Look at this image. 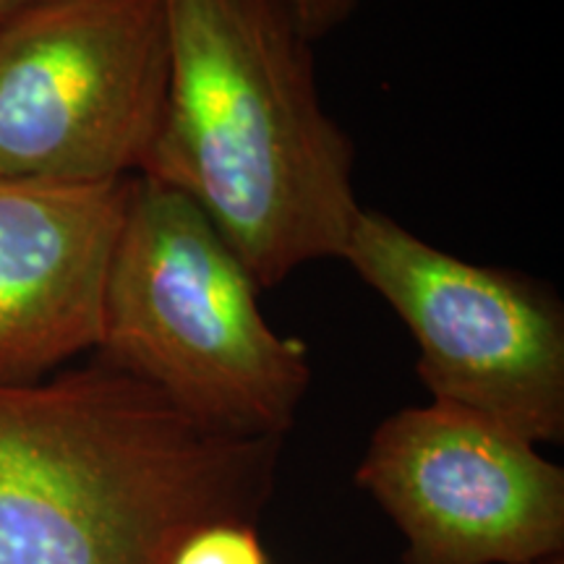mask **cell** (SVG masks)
Returning <instances> with one entry per match:
<instances>
[{
  "instance_id": "ba28073f",
  "label": "cell",
  "mask_w": 564,
  "mask_h": 564,
  "mask_svg": "<svg viewBox=\"0 0 564 564\" xmlns=\"http://www.w3.org/2000/svg\"><path fill=\"white\" fill-rule=\"evenodd\" d=\"M173 564H270L257 525L217 523L196 531Z\"/></svg>"
},
{
  "instance_id": "3957f363",
  "label": "cell",
  "mask_w": 564,
  "mask_h": 564,
  "mask_svg": "<svg viewBox=\"0 0 564 564\" xmlns=\"http://www.w3.org/2000/svg\"><path fill=\"white\" fill-rule=\"evenodd\" d=\"M259 291L192 199L139 175L112 253L97 358L204 426L285 440L312 364L306 343L264 319Z\"/></svg>"
},
{
  "instance_id": "7a4b0ae2",
  "label": "cell",
  "mask_w": 564,
  "mask_h": 564,
  "mask_svg": "<svg viewBox=\"0 0 564 564\" xmlns=\"http://www.w3.org/2000/svg\"><path fill=\"white\" fill-rule=\"evenodd\" d=\"M165 105L141 178L192 199L262 291L340 259L364 212L352 144L285 3L165 0Z\"/></svg>"
},
{
  "instance_id": "30bf717a",
  "label": "cell",
  "mask_w": 564,
  "mask_h": 564,
  "mask_svg": "<svg viewBox=\"0 0 564 564\" xmlns=\"http://www.w3.org/2000/svg\"><path fill=\"white\" fill-rule=\"evenodd\" d=\"M34 3H40V0H0V21L13 17V13L30 9Z\"/></svg>"
},
{
  "instance_id": "6da1fadb",
  "label": "cell",
  "mask_w": 564,
  "mask_h": 564,
  "mask_svg": "<svg viewBox=\"0 0 564 564\" xmlns=\"http://www.w3.org/2000/svg\"><path fill=\"white\" fill-rule=\"evenodd\" d=\"M280 457L100 358L0 384V564H173L202 528L257 525Z\"/></svg>"
},
{
  "instance_id": "9c48e42d",
  "label": "cell",
  "mask_w": 564,
  "mask_h": 564,
  "mask_svg": "<svg viewBox=\"0 0 564 564\" xmlns=\"http://www.w3.org/2000/svg\"><path fill=\"white\" fill-rule=\"evenodd\" d=\"M308 40H319L350 17L358 0H282Z\"/></svg>"
},
{
  "instance_id": "52a82bcc",
  "label": "cell",
  "mask_w": 564,
  "mask_h": 564,
  "mask_svg": "<svg viewBox=\"0 0 564 564\" xmlns=\"http://www.w3.org/2000/svg\"><path fill=\"white\" fill-rule=\"evenodd\" d=\"M131 186L0 178V384L97 350Z\"/></svg>"
},
{
  "instance_id": "5b68a950",
  "label": "cell",
  "mask_w": 564,
  "mask_h": 564,
  "mask_svg": "<svg viewBox=\"0 0 564 564\" xmlns=\"http://www.w3.org/2000/svg\"><path fill=\"white\" fill-rule=\"evenodd\" d=\"M419 345L434 400L533 444L564 436V308L523 274L457 259L394 217L364 209L343 257Z\"/></svg>"
},
{
  "instance_id": "8992f818",
  "label": "cell",
  "mask_w": 564,
  "mask_h": 564,
  "mask_svg": "<svg viewBox=\"0 0 564 564\" xmlns=\"http://www.w3.org/2000/svg\"><path fill=\"white\" fill-rule=\"evenodd\" d=\"M356 484L403 533V564H539L564 549V470L460 405L387 415Z\"/></svg>"
},
{
  "instance_id": "8fae6325",
  "label": "cell",
  "mask_w": 564,
  "mask_h": 564,
  "mask_svg": "<svg viewBox=\"0 0 564 564\" xmlns=\"http://www.w3.org/2000/svg\"><path fill=\"white\" fill-rule=\"evenodd\" d=\"M539 564H564V556L562 554H554V556H549V560L539 562Z\"/></svg>"
},
{
  "instance_id": "277c9868",
  "label": "cell",
  "mask_w": 564,
  "mask_h": 564,
  "mask_svg": "<svg viewBox=\"0 0 564 564\" xmlns=\"http://www.w3.org/2000/svg\"><path fill=\"white\" fill-rule=\"evenodd\" d=\"M165 89V0H40L13 13L0 21V178H137Z\"/></svg>"
}]
</instances>
